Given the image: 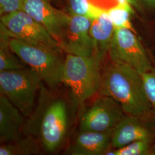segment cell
<instances>
[{
	"mask_svg": "<svg viewBox=\"0 0 155 155\" xmlns=\"http://www.w3.org/2000/svg\"><path fill=\"white\" fill-rule=\"evenodd\" d=\"M99 93L115 100L127 115L146 120L154 113L141 74L129 67L111 61L106 64L102 70Z\"/></svg>",
	"mask_w": 155,
	"mask_h": 155,
	"instance_id": "obj_1",
	"label": "cell"
},
{
	"mask_svg": "<svg viewBox=\"0 0 155 155\" xmlns=\"http://www.w3.org/2000/svg\"><path fill=\"white\" fill-rule=\"evenodd\" d=\"M42 84L36 108L24 123L22 132L39 140L41 147L51 152L64 140L68 127L66 104Z\"/></svg>",
	"mask_w": 155,
	"mask_h": 155,
	"instance_id": "obj_2",
	"label": "cell"
},
{
	"mask_svg": "<svg viewBox=\"0 0 155 155\" xmlns=\"http://www.w3.org/2000/svg\"><path fill=\"white\" fill-rule=\"evenodd\" d=\"M101 62L94 55L67 54L61 72V83L71 91L76 106L84 112L86 101L100 92L102 71Z\"/></svg>",
	"mask_w": 155,
	"mask_h": 155,
	"instance_id": "obj_3",
	"label": "cell"
},
{
	"mask_svg": "<svg viewBox=\"0 0 155 155\" xmlns=\"http://www.w3.org/2000/svg\"><path fill=\"white\" fill-rule=\"evenodd\" d=\"M9 45L13 52L39 75L50 90L54 91L61 84L64 60L61 52L12 38L9 39Z\"/></svg>",
	"mask_w": 155,
	"mask_h": 155,
	"instance_id": "obj_4",
	"label": "cell"
},
{
	"mask_svg": "<svg viewBox=\"0 0 155 155\" xmlns=\"http://www.w3.org/2000/svg\"><path fill=\"white\" fill-rule=\"evenodd\" d=\"M42 79L29 68L0 71V93L29 117L35 109V100Z\"/></svg>",
	"mask_w": 155,
	"mask_h": 155,
	"instance_id": "obj_5",
	"label": "cell"
},
{
	"mask_svg": "<svg viewBox=\"0 0 155 155\" xmlns=\"http://www.w3.org/2000/svg\"><path fill=\"white\" fill-rule=\"evenodd\" d=\"M110 61L129 67L140 74L152 69L150 55L134 31L116 28L108 52Z\"/></svg>",
	"mask_w": 155,
	"mask_h": 155,
	"instance_id": "obj_6",
	"label": "cell"
},
{
	"mask_svg": "<svg viewBox=\"0 0 155 155\" xmlns=\"http://www.w3.org/2000/svg\"><path fill=\"white\" fill-rule=\"evenodd\" d=\"M10 38L61 53L59 45L48 31L23 11L1 16V24Z\"/></svg>",
	"mask_w": 155,
	"mask_h": 155,
	"instance_id": "obj_7",
	"label": "cell"
},
{
	"mask_svg": "<svg viewBox=\"0 0 155 155\" xmlns=\"http://www.w3.org/2000/svg\"><path fill=\"white\" fill-rule=\"evenodd\" d=\"M127 114L111 97L102 95L81 116L80 131L106 132L114 129Z\"/></svg>",
	"mask_w": 155,
	"mask_h": 155,
	"instance_id": "obj_8",
	"label": "cell"
},
{
	"mask_svg": "<svg viewBox=\"0 0 155 155\" xmlns=\"http://www.w3.org/2000/svg\"><path fill=\"white\" fill-rule=\"evenodd\" d=\"M90 27L91 18L71 14L58 41L62 51L75 55H94V43L90 33Z\"/></svg>",
	"mask_w": 155,
	"mask_h": 155,
	"instance_id": "obj_9",
	"label": "cell"
},
{
	"mask_svg": "<svg viewBox=\"0 0 155 155\" xmlns=\"http://www.w3.org/2000/svg\"><path fill=\"white\" fill-rule=\"evenodd\" d=\"M23 11L41 24L58 43L70 19V15L52 6L48 0H24Z\"/></svg>",
	"mask_w": 155,
	"mask_h": 155,
	"instance_id": "obj_10",
	"label": "cell"
},
{
	"mask_svg": "<svg viewBox=\"0 0 155 155\" xmlns=\"http://www.w3.org/2000/svg\"><path fill=\"white\" fill-rule=\"evenodd\" d=\"M153 135L145 120L127 114L114 129L110 148L118 149L136 141L152 139Z\"/></svg>",
	"mask_w": 155,
	"mask_h": 155,
	"instance_id": "obj_11",
	"label": "cell"
},
{
	"mask_svg": "<svg viewBox=\"0 0 155 155\" xmlns=\"http://www.w3.org/2000/svg\"><path fill=\"white\" fill-rule=\"evenodd\" d=\"M113 130L106 132L80 131L66 153L71 155H105L110 148Z\"/></svg>",
	"mask_w": 155,
	"mask_h": 155,
	"instance_id": "obj_12",
	"label": "cell"
},
{
	"mask_svg": "<svg viewBox=\"0 0 155 155\" xmlns=\"http://www.w3.org/2000/svg\"><path fill=\"white\" fill-rule=\"evenodd\" d=\"M24 116L4 95L0 94V142L4 144L21 137Z\"/></svg>",
	"mask_w": 155,
	"mask_h": 155,
	"instance_id": "obj_13",
	"label": "cell"
},
{
	"mask_svg": "<svg viewBox=\"0 0 155 155\" xmlns=\"http://www.w3.org/2000/svg\"><path fill=\"white\" fill-rule=\"evenodd\" d=\"M115 27L107 11L91 19L90 33L94 47V55L101 63L109 52Z\"/></svg>",
	"mask_w": 155,
	"mask_h": 155,
	"instance_id": "obj_14",
	"label": "cell"
},
{
	"mask_svg": "<svg viewBox=\"0 0 155 155\" xmlns=\"http://www.w3.org/2000/svg\"><path fill=\"white\" fill-rule=\"evenodd\" d=\"M41 144L33 136L26 135L25 138L2 144L0 155H32L40 153Z\"/></svg>",
	"mask_w": 155,
	"mask_h": 155,
	"instance_id": "obj_15",
	"label": "cell"
},
{
	"mask_svg": "<svg viewBox=\"0 0 155 155\" xmlns=\"http://www.w3.org/2000/svg\"><path fill=\"white\" fill-rule=\"evenodd\" d=\"M10 37L0 25V71L18 70L25 68L24 62L20 61L12 51Z\"/></svg>",
	"mask_w": 155,
	"mask_h": 155,
	"instance_id": "obj_16",
	"label": "cell"
},
{
	"mask_svg": "<svg viewBox=\"0 0 155 155\" xmlns=\"http://www.w3.org/2000/svg\"><path fill=\"white\" fill-rule=\"evenodd\" d=\"M152 139H145L132 142L118 148L109 150L107 155H147L152 154Z\"/></svg>",
	"mask_w": 155,
	"mask_h": 155,
	"instance_id": "obj_17",
	"label": "cell"
},
{
	"mask_svg": "<svg viewBox=\"0 0 155 155\" xmlns=\"http://www.w3.org/2000/svg\"><path fill=\"white\" fill-rule=\"evenodd\" d=\"M107 12L116 28H127L134 31L130 20V15L132 12L130 4H118Z\"/></svg>",
	"mask_w": 155,
	"mask_h": 155,
	"instance_id": "obj_18",
	"label": "cell"
},
{
	"mask_svg": "<svg viewBox=\"0 0 155 155\" xmlns=\"http://www.w3.org/2000/svg\"><path fill=\"white\" fill-rule=\"evenodd\" d=\"M72 15H77L93 18L98 16L104 9L92 5L88 0H69Z\"/></svg>",
	"mask_w": 155,
	"mask_h": 155,
	"instance_id": "obj_19",
	"label": "cell"
},
{
	"mask_svg": "<svg viewBox=\"0 0 155 155\" xmlns=\"http://www.w3.org/2000/svg\"><path fill=\"white\" fill-rule=\"evenodd\" d=\"M140 74L145 93L155 111V68L153 67L149 71Z\"/></svg>",
	"mask_w": 155,
	"mask_h": 155,
	"instance_id": "obj_20",
	"label": "cell"
},
{
	"mask_svg": "<svg viewBox=\"0 0 155 155\" xmlns=\"http://www.w3.org/2000/svg\"><path fill=\"white\" fill-rule=\"evenodd\" d=\"M24 0H0L1 16L23 11Z\"/></svg>",
	"mask_w": 155,
	"mask_h": 155,
	"instance_id": "obj_21",
	"label": "cell"
},
{
	"mask_svg": "<svg viewBox=\"0 0 155 155\" xmlns=\"http://www.w3.org/2000/svg\"><path fill=\"white\" fill-rule=\"evenodd\" d=\"M129 3L141 11H150L155 9V0H129Z\"/></svg>",
	"mask_w": 155,
	"mask_h": 155,
	"instance_id": "obj_22",
	"label": "cell"
},
{
	"mask_svg": "<svg viewBox=\"0 0 155 155\" xmlns=\"http://www.w3.org/2000/svg\"><path fill=\"white\" fill-rule=\"evenodd\" d=\"M118 4L120 5H126V4H130L129 0H117Z\"/></svg>",
	"mask_w": 155,
	"mask_h": 155,
	"instance_id": "obj_23",
	"label": "cell"
},
{
	"mask_svg": "<svg viewBox=\"0 0 155 155\" xmlns=\"http://www.w3.org/2000/svg\"><path fill=\"white\" fill-rule=\"evenodd\" d=\"M151 155H155V144L152 146V154Z\"/></svg>",
	"mask_w": 155,
	"mask_h": 155,
	"instance_id": "obj_24",
	"label": "cell"
}]
</instances>
